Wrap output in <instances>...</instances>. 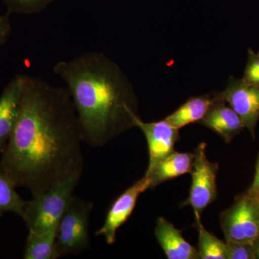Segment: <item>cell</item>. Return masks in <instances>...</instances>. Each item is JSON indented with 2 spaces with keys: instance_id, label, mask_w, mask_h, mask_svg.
<instances>
[{
  "instance_id": "9a60e30c",
  "label": "cell",
  "mask_w": 259,
  "mask_h": 259,
  "mask_svg": "<svg viewBox=\"0 0 259 259\" xmlns=\"http://www.w3.org/2000/svg\"><path fill=\"white\" fill-rule=\"evenodd\" d=\"M56 229L44 231H28L26 245L24 251L25 259H56L58 257L56 249Z\"/></svg>"
},
{
  "instance_id": "4fadbf2b",
  "label": "cell",
  "mask_w": 259,
  "mask_h": 259,
  "mask_svg": "<svg viewBox=\"0 0 259 259\" xmlns=\"http://www.w3.org/2000/svg\"><path fill=\"white\" fill-rule=\"evenodd\" d=\"M193 161L194 153L173 151L158 161L152 169L145 173L151 180L150 189L155 188L172 179L191 173Z\"/></svg>"
},
{
  "instance_id": "d6986e66",
  "label": "cell",
  "mask_w": 259,
  "mask_h": 259,
  "mask_svg": "<svg viewBox=\"0 0 259 259\" xmlns=\"http://www.w3.org/2000/svg\"><path fill=\"white\" fill-rule=\"evenodd\" d=\"M242 79L250 84L259 87V52L248 49V61Z\"/></svg>"
},
{
  "instance_id": "7a4b0ae2",
  "label": "cell",
  "mask_w": 259,
  "mask_h": 259,
  "mask_svg": "<svg viewBox=\"0 0 259 259\" xmlns=\"http://www.w3.org/2000/svg\"><path fill=\"white\" fill-rule=\"evenodd\" d=\"M66 84L83 143L101 147L134 127L139 99L128 76L104 53H83L53 69Z\"/></svg>"
},
{
  "instance_id": "52a82bcc",
  "label": "cell",
  "mask_w": 259,
  "mask_h": 259,
  "mask_svg": "<svg viewBox=\"0 0 259 259\" xmlns=\"http://www.w3.org/2000/svg\"><path fill=\"white\" fill-rule=\"evenodd\" d=\"M214 95L238 114L245 128L255 139V127L259 120V87L231 76L225 90Z\"/></svg>"
},
{
  "instance_id": "5b68a950",
  "label": "cell",
  "mask_w": 259,
  "mask_h": 259,
  "mask_svg": "<svg viewBox=\"0 0 259 259\" xmlns=\"http://www.w3.org/2000/svg\"><path fill=\"white\" fill-rule=\"evenodd\" d=\"M220 222L226 241L253 243L259 236V201L247 192L238 196Z\"/></svg>"
},
{
  "instance_id": "ba28073f",
  "label": "cell",
  "mask_w": 259,
  "mask_h": 259,
  "mask_svg": "<svg viewBox=\"0 0 259 259\" xmlns=\"http://www.w3.org/2000/svg\"><path fill=\"white\" fill-rule=\"evenodd\" d=\"M150 186L151 180L149 177L144 175L122 192L112 202L107 213L105 222L95 235L103 236L107 244H113L119 228L127 222L134 212L139 196L150 189Z\"/></svg>"
},
{
  "instance_id": "ac0fdd59",
  "label": "cell",
  "mask_w": 259,
  "mask_h": 259,
  "mask_svg": "<svg viewBox=\"0 0 259 259\" xmlns=\"http://www.w3.org/2000/svg\"><path fill=\"white\" fill-rule=\"evenodd\" d=\"M10 14L32 15L42 13L55 0H2Z\"/></svg>"
},
{
  "instance_id": "44dd1931",
  "label": "cell",
  "mask_w": 259,
  "mask_h": 259,
  "mask_svg": "<svg viewBox=\"0 0 259 259\" xmlns=\"http://www.w3.org/2000/svg\"><path fill=\"white\" fill-rule=\"evenodd\" d=\"M10 13L0 15V47L4 45L10 38L12 32V25L10 22Z\"/></svg>"
},
{
  "instance_id": "5bb4252c",
  "label": "cell",
  "mask_w": 259,
  "mask_h": 259,
  "mask_svg": "<svg viewBox=\"0 0 259 259\" xmlns=\"http://www.w3.org/2000/svg\"><path fill=\"white\" fill-rule=\"evenodd\" d=\"M212 101V95L191 97L164 120L178 130L190 124L199 122L208 111Z\"/></svg>"
},
{
  "instance_id": "8992f818",
  "label": "cell",
  "mask_w": 259,
  "mask_h": 259,
  "mask_svg": "<svg viewBox=\"0 0 259 259\" xmlns=\"http://www.w3.org/2000/svg\"><path fill=\"white\" fill-rule=\"evenodd\" d=\"M206 146L205 143H201L194 151L190 194L182 204L192 207L195 219H201V214L204 209L218 197L216 179L219 164L209 161L206 156Z\"/></svg>"
},
{
  "instance_id": "9c48e42d",
  "label": "cell",
  "mask_w": 259,
  "mask_h": 259,
  "mask_svg": "<svg viewBox=\"0 0 259 259\" xmlns=\"http://www.w3.org/2000/svg\"><path fill=\"white\" fill-rule=\"evenodd\" d=\"M135 127H139L146 137L148 148L149 161L146 171L163 158L175 151V144L180 139V130L172 127L166 120L146 122L139 114L133 117Z\"/></svg>"
},
{
  "instance_id": "277c9868",
  "label": "cell",
  "mask_w": 259,
  "mask_h": 259,
  "mask_svg": "<svg viewBox=\"0 0 259 259\" xmlns=\"http://www.w3.org/2000/svg\"><path fill=\"white\" fill-rule=\"evenodd\" d=\"M93 202L73 196L58 226L56 249L58 257L78 255L90 245V214Z\"/></svg>"
},
{
  "instance_id": "2e32d148",
  "label": "cell",
  "mask_w": 259,
  "mask_h": 259,
  "mask_svg": "<svg viewBox=\"0 0 259 259\" xmlns=\"http://www.w3.org/2000/svg\"><path fill=\"white\" fill-rule=\"evenodd\" d=\"M194 226L199 232V256L202 259H228L226 242L218 239L202 225L201 219H195Z\"/></svg>"
},
{
  "instance_id": "6da1fadb",
  "label": "cell",
  "mask_w": 259,
  "mask_h": 259,
  "mask_svg": "<svg viewBox=\"0 0 259 259\" xmlns=\"http://www.w3.org/2000/svg\"><path fill=\"white\" fill-rule=\"evenodd\" d=\"M82 143L66 87L24 74L18 120L0 160L15 187L35 197L66 179L81 178Z\"/></svg>"
},
{
  "instance_id": "30bf717a",
  "label": "cell",
  "mask_w": 259,
  "mask_h": 259,
  "mask_svg": "<svg viewBox=\"0 0 259 259\" xmlns=\"http://www.w3.org/2000/svg\"><path fill=\"white\" fill-rule=\"evenodd\" d=\"M23 81L24 74H17L0 95V152L8 144L18 120Z\"/></svg>"
},
{
  "instance_id": "3957f363",
  "label": "cell",
  "mask_w": 259,
  "mask_h": 259,
  "mask_svg": "<svg viewBox=\"0 0 259 259\" xmlns=\"http://www.w3.org/2000/svg\"><path fill=\"white\" fill-rule=\"evenodd\" d=\"M79 180L78 177L66 179L26 201L21 218L28 231H44L58 228Z\"/></svg>"
},
{
  "instance_id": "e0dca14e",
  "label": "cell",
  "mask_w": 259,
  "mask_h": 259,
  "mask_svg": "<svg viewBox=\"0 0 259 259\" xmlns=\"http://www.w3.org/2000/svg\"><path fill=\"white\" fill-rule=\"evenodd\" d=\"M15 185L0 168V218L6 212L21 217L25 202L15 190Z\"/></svg>"
},
{
  "instance_id": "7c38bea8",
  "label": "cell",
  "mask_w": 259,
  "mask_h": 259,
  "mask_svg": "<svg viewBox=\"0 0 259 259\" xmlns=\"http://www.w3.org/2000/svg\"><path fill=\"white\" fill-rule=\"evenodd\" d=\"M154 233L168 259L200 258L198 250L182 236V230H179L165 218H158Z\"/></svg>"
},
{
  "instance_id": "ffe728a7",
  "label": "cell",
  "mask_w": 259,
  "mask_h": 259,
  "mask_svg": "<svg viewBox=\"0 0 259 259\" xmlns=\"http://www.w3.org/2000/svg\"><path fill=\"white\" fill-rule=\"evenodd\" d=\"M226 242L228 259H255L253 243Z\"/></svg>"
},
{
  "instance_id": "603a6c76",
  "label": "cell",
  "mask_w": 259,
  "mask_h": 259,
  "mask_svg": "<svg viewBox=\"0 0 259 259\" xmlns=\"http://www.w3.org/2000/svg\"><path fill=\"white\" fill-rule=\"evenodd\" d=\"M253 245V248H254L255 259H259V236L255 238Z\"/></svg>"
},
{
  "instance_id": "8fae6325",
  "label": "cell",
  "mask_w": 259,
  "mask_h": 259,
  "mask_svg": "<svg viewBox=\"0 0 259 259\" xmlns=\"http://www.w3.org/2000/svg\"><path fill=\"white\" fill-rule=\"evenodd\" d=\"M212 96L213 101L208 111L199 123L216 133L228 144L245 127L238 114L226 102L214 94Z\"/></svg>"
},
{
  "instance_id": "7402d4cb",
  "label": "cell",
  "mask_w": 259,
  "mask_h": 259,
  "mask_svg": "<svg viewBox=\"0 0 259 259\" xmlns=\"http://www.w3.org/2000/svg\"><path fill=\"white\" fill-rule=\"evenodd\" d=\"M247 192L259 201V154L255 165V173L254 179L251 186L247 190Z\"/></svg>"
}]
</instances>
